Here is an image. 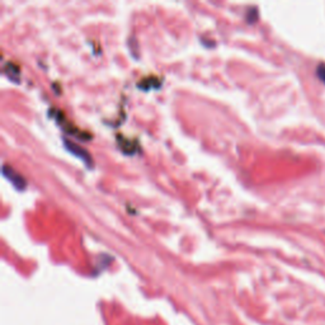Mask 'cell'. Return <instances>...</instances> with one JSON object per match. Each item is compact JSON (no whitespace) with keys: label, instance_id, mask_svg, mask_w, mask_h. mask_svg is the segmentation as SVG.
Masks as SVG:
<instances>
[{"label":"cell","instance_id":"obj_2","mask_svg":"<svg viewBox=\"0 0 325 325\" xmlns=\"http://www.w3.org/2000/svg\"><path fill=\"white\" fill-rule=\"evenodd\" d=\"M64 141H65V146L69 149V151H71L73 154L77 155L80 159H83L86 164H90V158H89V155L86 154V151L84 150V149L79 148V146L73 144V142L68 141V140H64Z\"/></svg>","mask_w":325,"mask_h":325},{"label":"cell","instance_id":"obj_1","mask_svg":"<svg viewBox=\"0 0 325 325\" xmlns=\"http://www.w3.org/2000/svg\"><path fill=\"white\" fill-rule=\"evenodd\" d=\"M3 174L4 177H6L9 180H10V183H13V186H14L15 188L18 189L26 188L27 183L26 180H24V178L22 177V175L18 174L17 171H15L13 168H9V166L3 165Z\"/></svg>","mask_w":325,"mask_h":325},{"label":"cell","instance_id":"obj_3","mask_svg":"<svg viewBox=\"0 0 325 325\" xmlns=\"http://www.w3.org/2000/svg\"><path fill=\"white\" fill-rule=\"evenodd\" d=\"M317 74L325 83V62H320L317 66Z\"/></svg>","mask_w":325,"mask_h":325}]
</instances>
